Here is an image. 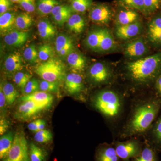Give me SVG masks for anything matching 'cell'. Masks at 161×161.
<instances>
[{"label":"cell","instance_id":"6da1fadb","mask_svg":"<svg viewBox=\"0 0 161 161\" xmlns=\"http://www.w3.org/2000/svg\"><path fill=\"white\" fill-rule=\"evenodd\" d=\"M161 107L160 98L141 100L136 104L123 130V138L140 135L147 132L158 114Z\"/></svg>","mask_w":161,"mask_h":161},{"label":"cell","instance_id":"7a4b0ae2","mask_svg":"<svg viewBox=\"0 0 161 161\" xmlns=\"http://www.w3.org/2000/svg\"><path fill=\"white\" fill-rule=\"evenodd\" d=\"M125 71L128 78L137 85L156 81L161 74V53L128 62Z\"/></svg>","mask_w":161,"mask_h":161},{"label":"cell","instance_id":"3957f363","mask_svg":"<svg viewBox=\"0 0 161 161\" xmlns=\"http://www.w3.org/2000/svg\"><path fill=\"white\" fill-rule=\"evenodd\" d=\"M93 104L95 108L106 118L114 120L118 118L122 112L124 100L115 91L105 89L95 95Z\"/></svg>","mask_w":161,"mask_h":161},{"label":"cell","instance_id":"277c9868","mask_svg":"<svg viewBox=\"0 0 161 161\" xmlns=\"http://www.w3.org/2000/svg\"><path fill=\"white\" fill-rule=\"evenodd\" d=\"M35 71L43 80L51 82L59 83L66 77L64 64L54 57L36 65Z\"/></svg>","mask_w":161,"mask_h":161},{"label":"cell","instance_id":"5b68a950","mask_svg":"<svg viewBox=\"0 0 161 161\" xmlns=\"http://www.w3.org/2000/svg\"><path fill=\"white\" fill-rule=\"evenodd\" d=\"M2 161H30L29 146L23 132L15 134L11 149Z\"/></svg>","mask_w":161,"mask_h":161},{"label":"cell","instance_id":"8992f818","mask_svg":"<svg viewBox=\"0 0 161 161\" xmlns=\"http://www.w3.org/2000/svg\"><path fill=\"white\" fill-rule=\"evenodd\" d=\"M144 145L136 139L125 142H116L114 147L120 160L130 161L138 156L142 150Z\"/></svg>","mask_w":161,"mask_h":161},{"label":"cell","instance_id":"52a82bcc","mask_svg":"<svg viewBox=\"0 0 161 161\" xmlns=\"http://www.w3.org/2000/svg\"><path fill=\"white\" fill-rule=\"evenodd\" d=\"M90 81L95 85L110 82L113 77L112 70L102 62H96L90 67L88 73Z\"/></svg>","mask_w":161,"mask_h":161},{"label":"cell","instance_id":"ba28073f","mask_svg":"<svg viewBox=\"0 0 161 161\" xmlns=\"http://www.w3.org/2000/svg\"><path fill=\"white\" fill-rule=\"evenodd\" d=\"M46 108L31 100L22 101L18 107L15 113V117L21 120H27L34 118Z\"/></svg>","mask_w":161,"mask_h":161},{"label":"cell","instance_id":"9c48e42d","mask_svg":"<svg viewBox=\"0 0 161 161\" xmlns=\"http://www.w3.org/2000/svg\"><path fill=\"white\" fill-rule=\"evenodd\" d=\"M148 47L143 38H136L126 43L124 48V54L131 59H139L147 54Z\"/></svg>","mask_w":161,"mask_h":161},{"label":"cell","instance_id":"30bf717a","mask_svg":"<svg viewBox=\"0 0 161 161\" xmlns=\"http://www.w3.org/2000/svg\"><path fill=\"white\" fill-rule=\"evenodd\" d=\"M89 18L94 23L108 24L112 19V9L106 4H96L90 8Z\"/></svg>","mask_w":161,"mask_h":161},{"label":"cell","instance_id":"8fae6325","mask_svg":"<svg viewBox=\"0 0 161 161\" xmlns=\"http://www.w3.org/2000/svg\"><path fill=\"white\" fill-rule=\"evenodd\" d=\"M142 29V25L138 21L127 25L116 26L115 34L120 40H128L140 34Z\"/></svg>","mask_w":161,"mask_h":161},{"label":"cell","instance_id":"7c38bea8","mask_svg":"<svg viewBox=\"0 0 161 161\" xmlns=\"http://www.w3.org/2000/svg\"><path fill=\"white\" fill-rule=\"evenodd\" d=\"M65 88L70 95H76L80 94L84 88L83 78L78 73L68 74L64 79Z\"/></svg>","mask_w":161,"mask_h":161},{"label":"cell","instance_id":"4fadbf2b","mask_svg":"<svg viewBox=\"0 0 161 161\" xmlns=\"http://www.w3.org/2000/svg\"><path fill=\"white\" fill-rule=\"evenodd\" d=\"M19 100L21 102L26 100L32 101L36 103L45 107L46 109H48L53 104L54 97L48 92L38 91L30 95H24Z\"/></svg>","mask_w":161,"mask_h":161},{"label":"cell","instance_id":"5bb4252c","mask_svg":"<svg viewBox=\"0 0 161 161\" xmlns=\"http://www.w3.org/2000/svg\"><path fill=\"white\" fill-rule=\"evenodd\" d=\"M73 10L70 6L67 5H58L52 10V18L55 23L59 26H63L71 16Z\"/></svg>","mask_w":161,"mask_h":161},{"label":"cell","instance_id":"9a60e30c","mask_svg":"<svg viewBox=\"0 0 161 161\" xmlns=\"http://www.w3.org/2000/svg\"><path fill=\"white\" fill-rule=\"evenodd\" d=\"M30 37L28 32L13 30L4 37V42L12 47H20L23 45Z\"/></svg>","mask_w":161,"mask_h":161},{"label":"cell","instance_id":"2e32d148","mask_svg":"<svg viewBox=\"0 0 161 161\" xmlns=\"http://www.w3.org/2000/svg\"><path fill=\"white\" fill-rule=\"evenodd\" d=\"M113 145L104 144L98 147L96 151V161H119Z\"/></svg>","mask_w":161,"mask_h":161},{"label":"cell","instance_id":"e0dca14e","mask_svg":"<svg viewBox=\"0 0 161 161\" xmlns=\"http://www.w3.org/2000/svg\"><path fill=\"white\" fill-rule=\"evenodd\" d=\"M69 66L74 73L80 74L85 69L86 60L85 58L78 52H72L67 58Z\"/></svg>","mask_w":161,"mask_h":161},{"label":"cell","instance_id":"ac0fdd59","mask_svg":"<svg viewBox=\"0 0 161 161\" xmlns=\"http://www.w3.org/2000/svg\"><path fill=\"white\" fill-rule=\"evenodd\" d=\"M5 69L8 73L13 74L22 69V57L18 52H14L8 55L4 61Z\"/></svg>","mask_w":161,"mask_h":161},{"label":"cell","instance_id":"d6986e66","mask_svg":"<svg viewBox=\"0 0 161 161\" xmlns=\"http://www.w3.org/2000/svg\"><path fill=\"white\" fill-rule=\"evenodd\" d=\"M139 15L137 12L132 9L121 10L116 18V26L125 25L138 22Z\"/></svg>","mask_w":161,"mask_h":161},{"label":"cell","instance_id":"ffe728a7","mask_svg":"<svg viewBox=\"0 0 161 161\" xmlns=\"http://www.w3.org/2000/svg\"><path fill=\"white\" fill-rule=\"evenodd\" d=\"M38 30L40 37L47 41L53 39L56 35L54 26L48 20H41L38 24Z\"/></svg>","mask_w":161,"mask_h":161},{"label":"cell","instance_id":"44dd1931","mask_svg":"<svg viewBox=\"0 0 161 161\" xmlns=\"http://www.w3.org/2000/svg\"><path fill=\"white\" fill-rule=\"evenodd\" d=\"M16 16L13 12H7L0 16V30L1 33L6 35L12 31L13 28L15 26Z\"/></svg>","mask_w":161,"mask_h":161},{"label":"cell","instance_id":"7402d4cb","mask_svg":"<svg viewBox=\"0 0 161 161\" xmlns=\"http://www.w3.org/2000/svg\"><path fill=\"white\" fill-rule=\"evenodd\" d=\"M103 31V29L98 28L90 32L86 39L85 44L86 46L92 50L98 52Z\"/></svg>","mask_w":161,"mask_h":161},{"label":"cell","instance_id":"603a6c76","mask_svg":"<svg viewBox=\"0 0 161 161\" xmlns=\"http://www.w3.org/2000/svg\"><path fill=\"white\" fill-rule=\"evenodd\" d=\"M86 26V22L83 17L80 14H73L67 22V28L76 34L81 33Z\"/></svg>","mask_w":161,"mask_h":161},{"label":"cell","instance_id":"cb8c5ba5","mask_svg":"<svg viewBox=\"0 0 161 161\" xmlns=\"http://www.w3.org/2000/svg\"><path fill=\"white\" fill-rule=\"evenodd\" d=\"M15 134L9 131L1 136L0 138V159L3 160L11 149Z\"/></svg>","mask_w":161,"mask_h":161},{"label":"cell","instance_id":"d4e9b609","mask_svg":"<svg viewBox=\"0 0 161 161\" xmlns=\"http://www.w3.org/2000/svg\"><path fill=\"white\" fill-rule=\"evenodd\" d=\"M130 161H159L157 151L148 143L143 147L140 154Z\"/></svg>","mask_w":161,"mask_h":161},{"label":"cell","instance_id":"484cf974","mask_svg":"<svg viewBox=\"0 0 161 161\" xmlns=\"http://www.w3.org/2000/svg\"><path fill=\"white\" fill-rule=\"evenodd\" d=\"M152 137L148 143L156 151H161V116L152 128Z\"/></svg>","mask_w":161,"mask_h":161},{"label":"cell","instance_id":"4316f807","mask_svg":"<svg viewBox=\"0 0 161 161\" xmlns=\"http://www.w3.org/2000/svg\"><path fill=\"white\" fill-rule=\"evenodd\" d=\"M60 4L58 0H38L36 6L39 14L45 16L51 13L55 6Z\"/></svg>","mask_w":161,"mask_h":161},{"label":"cell","instance_id":"83f0119b","mask_svg":"<svg viewBox=\"0 0 161 161\" xmlns=\"http://www.w3.org/2000/svg\"><path fill=\"white\" fill-rule=\"evenodd\" d=\"M115 47V41L111 32L108 30L103 29L98 52L110 51L114 49Z\"/></svg>","mask_w":161,"mask_h":161},{"label":"cell","instance_id":"f1b7e54d","mask_svg":"<svg viewBox=\"0 0 161 161\" xmlns=\"http://www.w3.org/2000/svg\"><path fill=\"white\" fill-rule=\"evenodd\" d=\"M29 153L30 161H46L45 151L33 143L29 144Z\"/></svg>","mask_w":161,"mask_h":161},{"label":"cell","instance_id":"f546056e","mask_svg":"<svg viewBox=\"0 0 161 161\" xmlns=\"http://www.w3.org/2000/svg\"><path fill=\"white\" fill-rule=\"evenodd\" d=\"M33 23V19L27 13H22L16 17L15 26L19 30L28 29Z\"/></svg>","mask_w":161,"mask_h":161},{"label":"cell","instance_id":"4dcf8cb0","mask_svg":"<svg viewBox=\"0 0 161 161\" xmlns=\"http://www.w3.org/2000/svg\"><path fill=\"white\" fill-rule=\"evenodd\" d=\"M3 89L6 96L7 105H11L19 97V92L12 84L8 82L3 85Z\"/></svg>","mask_w":161,"mask_h":161},{"label":"cell","instance_id":"1f68e13d","mask_svg":"<svg viewBox=\"0 0 161 161\" xmlns=\"http://www.w3.org/2000/svg\"><path fill=\"white\" fill-rule=\"evenodd\" d=\"M73 12L84 13L91 8L92 0H69Z\"/></svg>","mask_w":161,"mask_h":161},{"label":"cell","instance_id":"d6a6232c","mask_svg":"<svg viewBox=\"0 0 161 161\" xmlns=\"http://www.w3.org/2000/svg\"><path fill=\"white\" fill-rule=\"evenodd\" d=\"M31 78L32 75L29 73L18 72L15 74L14 81L18 87L23 90Z\"/></svg>","mask_w":161,"mask_h":161},{"label":"cell","instance_id":"836d02e7","mask_svg":"<svg viewBox=\"0 0 161 161\" xmlns=\"http://www.w3.org/2000/svg\"><path fill=\"white\" fill-rule=\"evenodd\" d=\"M118 2L121 5L129 9L145 12L144 0H118Z\"/></svg>","mask_w":161,"mask_h":161},{"label":"cell","instance_id":"e575fe53","mask_svg":"<svg viewBox=\"0 0 161 161\" xmlns=\"http://www.w3.org/2000/svg\"><path fill=\"white\" fill-rule=\"evenodd\" d=\"M38 52L39 58L42 61H46L53 57V49L49 44L40 45L38 47Z\"/></svg>","mask_w":161,"mask_h":161},{"label":"cell","instance_id":"d590c367","mask_svg":"<svg viewBox=\"0 0 161 161\" xmlns=\"http://www.w3.org/2000/svg\"><path fill=\"white\" fill-rule=\"evenodd\" d=\"M23 56L25 60L30 63H34L36 62L39 55L35 44H31L25 48L23 52Z\"/></svg>","mask_w":161,"mask_h":161},{"label":"cell","instance_id":"8d00e7d4","mask_svg":"<svg viewBox=\"0 0 161 161\" xmlns=\"http://www.w3.org/2000/svg\"><path fill=\"white\" fill-rule=\"evenodd\" d=\"M53 135L48 130H43L36 132L34 139L36 142L40 143H45L52 141Z\"/></svg>","mask_w":161,"mask_h":161},{"label":"cell","instance_id":"74e56055","mask_svg":"<svg viewBox=\"0 0 161 161\" xmlns=\"http://www.w3.org/2000/svg\"><path fill=\"white\" fill-rule=\"evenodd\" d=\"M71 41H72V39L66 35L64 34L59 35L56 39V43H55L56 53L58 55Z\"/></svg>","mask_w":161,"mask_h":161},{"label":"cell","instance_id":"f35d334b","mask_svg":"<svg viewBox=\"0 0 161 161\" xmlns=\"http://www.w3.org/2000/svg\"><path fill=\"white\" fill-rule=\"evenodd\" d=\"M59 82L42 80L40 83V91L46 92H57L59 90Z\"/></svg>","mask_w":161,"mask_h":161},{"label":"cell","instance_id":"ab89813d","mask_svg":"<svg viewBox=\"0 0 161 161\" xmlns=\"http://www.w3.org/2000/svg\"><path fill=\"white\" fill-rule=\"evenodd\" d=\"M39 90L40 83L36 78H33L26 84L23 91L25 95H27L38 92Z\"/></svg>","mask_w":161,"mask_h":161},{"label":"cell","instance_id":"60d3db41","mask_svg":"<svg viewBox=\"0 0 161 161\" xmlns=\"http://www.w3.org/2000/svg\"><path fill=\"white\" fill-rule=\"evenodd\" d=\"M161 31V18H157L150 21L148 25V35Z\"/></svg>","mask_w":161,"mask_h":161},{"label":"cell","instance_id":"b9f144b4","mask_svg":"<svg viewBox=\"0 0 161 161\" xmlns=\"http://www.w3.org/2000/svg\"><path fill=\"white\" fill-rule=\"evenodd\" d=\"M161 0H144L145 12L151 13L158 9Z\"/></svg>","mask_w":161,"mask_h":161},{"label":"cell","instance_id":"7bdbcfd3","mask_svg":"<svg viewBox=\"0 0 161 161\" xmlns=\"http://www.w3.org/2000/svg\"><path fill=\"white\" fill-rule=\"evenodd\" d=\"M19 3L22 9L26 13L33 12L36 7L35 0H21Z\"/></svg>","mask_w":161,"mask_h":161},{"label":"cell","instance_id":"ee69618b","mask_svg":"<svg viewBox=\"0 0 161 161\" xmlns=\"http://www.w3.org/2000/svg\"><path fill=\"white\" fill-rule=\"evenodd\" d=\"M74 44L73 43V40L69 42L67 45L64 48L60 53L58 54L60 58L64 59V58H67L68 56L74 51Z\"/></svg>","mask_w":161,"mask_h":161},{"label":"cell","instance_id":"f6af8a7d","mask_svg":"<svg viewBox=\"0 0 161 161\" xmlns=\"http://www.w3.org/2000/svg\"><path fill=\"white\" fill-rule=\"evenodd\" d=\"M10 0H0V15L8 12L11 6Z\"/></svg>","mask_w":161,"mask_h":161},{"label":"cell","instance_id":"bcb514c9","mask_svg":"<svg viewBox=\"0 0 161 161\" xmlns=\"http://www.w3.org/2000/svg\"><path fill=\"white\" fill-rule=\"evenodd\" d=\"M149 40L152 43L161 44V31L148 36Z\"/></svg>","mask_w":161,"mask_h":161},{"label":"cell","instance_id":"7dc6e473","mask_svg":"<svg viewBox=\"0 0 161 161\" xmlns=\"http://www.w3.org/2000/svg\"><path fill=\"white\" fill-rule=\"evenodd\" d=\"M6 105H7L6 96L3 91V86L1 85L0 87V108L1 111L5 109Z\"/></svg>","mask_w":161,"mask_h":161},{"label":"cell","instance_id":"c3c4849f","mask_svg":"<svg viewBox=\"0 0 161 161\" xmlns=\"http://www.w3.org/2000/svg\"><path fill=\"white\" fill-rule=\"evenodd\" d=\"M9 123L8 121L4 118H1L0 121V134L3 135L5 134L9 128Z\"/></svg>","mask_w":161,"mask_h":161},{"label":"cell","instance_id":"681fc988","mask_svg":"<svg viewBox=\"0 0 161 161\" xmlns=\"http://www.w3.org/2000/svg\"><path fill=\"white\" fill-rule=\"evenodd\" d=\"M40 119H37L30 123L28 125V129L30 131L33 132H37L39 131L38 128H39V125L40 123Z\"/></svg>","mask_w":161,"mask_h":161},{"label":"cell","instance_id":"f907efd6","mask_svg":"<svg viewBox=\"0 0 161 161\" xmlns=\"http://www.w3.org/2000/svg\"><path fill=\"white\" fill-rule=\"evenodd\" d=\"M156 88L159 94L161 95V75L156 80Z\"/></svg>","mask_w":161,"mask_h":161},{"label":"cell","instance_id":"816d5d0a","mask_svg":"<svg viewBox=\"0 0 161 161\" xmlns=\"http://www.w3.org/2000/svg\"><path fill=\"white\" fill-rule=\"evenodd\" d=\"M45 126H46V122H45V121L43 120V119H40V123H39V128H38L39 131L44 130L45 129Z\"/></svg>","mask_w":161,"mask_h":161},{"label":"cell","instance_id":"f5cc1de1","mask_svg":"<svg viewBox=\"0 0 161 161\" xmlns=\"http://www.w3.org/2000/svg\"><path fill=\"white\" fill-rule=\"evenodd\" d=\"M21 0H10L12 3H19Z\"/></svg>","mask_w":161,"mask_h":161},{"label":"cell","instance_id":"db71d44e","mask_svg":"<svg viewBox=\"0 0 161 161\" xmlns=\"http://www.w3.org/2000/svg\"></svg>","mask_w":161,"mask_h":161}]
</instances>
